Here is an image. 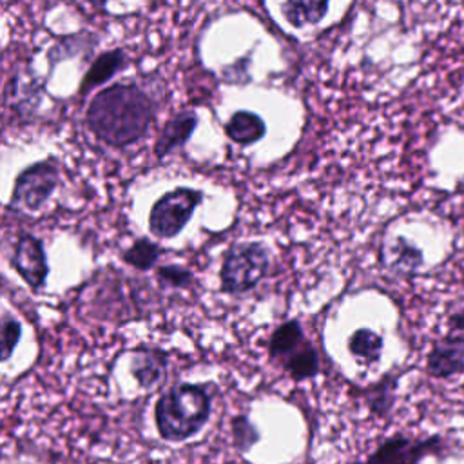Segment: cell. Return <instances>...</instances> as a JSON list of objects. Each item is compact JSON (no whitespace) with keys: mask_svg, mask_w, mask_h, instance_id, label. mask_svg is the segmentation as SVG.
Returning a JSON list of instances; mask_svg holds the SVG:
<instances>
[{"mask_svg":"<svg viewBox=\"0 0 464 464\" xmlns=\"http://www.w3.org/2000/svg\"><path fill=\"white\" fill-rule=\"evenodd\" d=\"M156 105L136 85L116 83L100 91L89 103L87 123L92 134L111 147H127L150 127Z\"/></svg>","mask_w":464,"mask_h":464,"instance_id":"cell-1","label":"cell"},{"mask_svg":"<svg viewBox=\"0 0 464 464\" xmlns=\"http://www.w3.org/2000/svg\"><path fill=\"white\" fill-rule=\"evenodd\" d=\"M212 397L203 384L179 382L169 388L154 406V422L160 437L183 442L203 430L210 417Z\"/></svg>","mask_w":464,"mask_h":464,"instance_id":"cell-2","label":"cell"},{"mask_svg":"<svg viewBox=\"0 0 464 464\" xmlns=\"http://www.w3.org/2000/svg\"><path fill=\"white\" fill-rule=\"evenodd\" d=\"M270 257L261 243L234 245L221 265V290L227 294H243L252 290L266 274Z\"/></svg>","mask_w":464,"mask_h":464,"instance_id":"cell-3","label":"cell"},{"mask_svg":"<svg viewBox=\"0 0 464 464\" xmlns=\"http://www.w3.org/2000/svg\"><path fill=\"white\" fill-rule=\"evenodd\" d=\"M201 199L203 192L187 187H179L163 194L150 208V232L163 239L174 237L188 223Z\"/></svg>","mask_w":464,"mask_h":464,"instance_id":"cell-4","label":"cell"},{"mask_svg":"<svg viewBox=\"0 0 464 464\" xmlns=\"http://www.w3.org/2000/svg\"><path fill=\"white\" fill-rule=\"evenodd\" d=\"M444 446L446 442L440 435L411 439L397 433L384 439L366 460L350 464H419L428 455H440Z\"/></svg>","mask_w":464,"mask_h":464,"instance_id":"cell-5","label":"cell"},{"mask_svg":"<svg viewBox=\"0 0 464 464\" xmlns=\"http://www.w3.org/2000/svg\"><path fill=\"white\" fill-rule=\"evenodd\" d=\"M58 185V167L51 160H44L24 169L13 188L11 205L29 212L40 210Z\"/></svg>","mask_w":464,"mask_h":464,"instance_id":"cell-6","label":"cell"},{"mask_svg":"<svg viewBox=\"0 0 464 464\" xmlns=\"http://www.w3.org/2000/svg\"><path fill=\"white\" fill-rule=\"evenodd\" d=\"M426 372L433 379L464 373V332L451 330L437 339L426 355Z\"/></svg>","mask_w":464,"mask_h":464,"instance_id":"cell-7","label":"cell"},{"mask_svg":"<svg viewBox=\"0 0 464 464\" xmlns=\"http://www.w3.org/2000/svg\"><path fill=\"white\" fill-rule=\"evenodd\" d=\"M13 266L33 290L42 288V285L47 279L49 266H47L44 245L36 236L33 234L18 236L14 254H13Z\"/></svg>","mask_w":464,"mask_h":464,"instance_id":"cell-8","label":"cell"},{"mask_svg":"<svg viewBox=\"0 0 464 464\" xmlns=\"http://www.w3.org/2000/svg\"><path fill=\"white\" fill-rule=\"evenodd\" d=\"M382 263L395 276H413L424 263L420 248L402 236L393 237L382 246Z\"/></svg>","mask_w":464,"mask_h":464,"instance_id":"cell-9","label":"cell"},{"mask_svg":"<svg viewBox=\"0 0 464 464\" xmlns=\"http://www.w3.org/2000/svg\"><path fill=\"white\" fill-rule=\"evenodd\" d=\"M165 368L167 355L158 348H140L132 355L130 373L136 379V382L145 390H150L156 384H160V381L165 375Z\"/></svg>","mask_w":464,"mask_h":464,"instance_id":"cell-10","label":"cell"},{"mask_svg":"<svg viewBox=\"0 0 464 464\" xmlns=\"http://www.w3.org/2000/svg\"><path fill=\"white\" fill-rule=\"evenodd\" d=\"M196 125H198V116L194 112H188V111L179 112L174 118H170L163 125V129H161V132L156 140V145H154L156 156L163 158L170 150L181 147L192 136Z\"/></svg>","mask_w":464,"mask_h":464,"instance_id":"cell-11","label":"cell"},{"mask_svg":"<svg viewBox=\"0 0 464 464\" xmlns=\"http://www.w3.org/2000/svg\"><path fill=\"white\" fill-rule=\"evenodd\" d=\"M266 125L261 116L250 111H236L230 120L225 125L227 136L239 143V145H250L265 136Z\"/></svg>","mask_w":464,"mask_h":464,"instance_id":"cell-12","label":"cell"},{"mask_svg":"<svg viewBox=\"0 0 464 464\" xmlns=\"http://www.w3.org/2000/svg\"><path fill=\"white\" fill-rule=\"evenodd\" d=\"M127 63V56L121 49H112V51H107L103 54H100L89 67L87 74L83 76L82 80V85H80V91L82 92H87L102 83H105L107 80H111L121 67H125Z\"/></svg>","mask_w":464,"mask_h":464,"instance_id":"cell-13","label":"cell"},{"mask_svg":"<svg viewBox=\"0 0 464 464\" xmlns=\"http://www.w3.org/2000/svg\"><path fill=\"white\" fill-rule=\"evenodd\" d=\"M308 341L304 339L301 323L295 319L286 321L281 326H277L270 337V343H268L270 357L279 359L283 362L286 357H290L294 352H297Z\"/></svg>","mask_w":464,"mask_h":464,"instance_id":"cell-14","label":"cell"},{"mask_svg":"<svg viewBox=\"0 0 464 464\" xmlns=\"http://www.w3.org/2000/svg\"><path fill=\"white\" fill-rule=\"evenodd\" d=\"M348 350L361 364H373L381 359L382 337L372 328H359L350 335Z\"/></svg>","mask_w":464,"mask_h":464,"instance_id":"cell-15","label":"cell"},{"mask_svg":"<svg viewBox=\"0 0 464 464\" xmlns=\"http://www.w3.org/2000/svg\"><path fill=\"white\" fill-rule=\"evenodd\" d=\"M330 4L328 2H315V0H290L281 5V11L285 18L294 25V27H303V25H312L317 24L324 18Z\"/></svg>","mask_w":464,"mask_h":464,"instance_id":"cell-16","label":"cell"},{"mask_svg":"<svg viewBox=\"0 0 464 464\" xmlns=\"http://www.w3.org/2000/svg\"><path fill=\"white\" fill-rule=\"evenodd\" d=\"M281 364L290 373V377L295 381L310 379L319 373V355H317V350L310 343L303 344L297 352H294L290 357H286Z\"/></svg>","mask_w":464,"mask_h":464,"instance_id":"cell-17","label":"cell"},{"mask_svg":"<svg viewBox=\"0 0 464 464\" xmlns=\"http://www.w3.org/2000/svg\"><path fill=\"white\" fill-rule=\"evenodd\" d=\"M395 386H397V375L388 373L368 390L366 393L368 406L375 415L384 417L392 410L395 401Z\"/></svg>","mask_w":464,"mask_h":464,"instance_id":"cell-18","label":"cell"},{"mask_svg":"<svg viewBox=\"0 0 464 464\" xmlns=\"http://www.w3.org/2000/svg\"><path fill=\"white\" fill-rule=\"evenodd\" d=\"M161 248L147 237L136 239L123 254V261L138 270H149L160 259Z\"/></svg>","mask_w":464,"mask_h":464,"instance_id":"cell-19","label":"cell"},{"mask_svg":"<svg viewBox=\"0 0 464 464\" xmlns=\"http://www.w3.org/2000/svg\"><path fill=\"white\" fill-rule=\"evenodd\" d=\"M230 426H232V444L241 453H246L261 439L259 430L250 422L246 415H236Z\"/></svg>","mask_w":464,"mask_h":464,"instance_id":"cell-20","label":"cell"},{"mask_svg":"<svg viewBox=\"0 0 464 464\" xmlns=\"http://www.w3.org/2000/svg\"><path fill=\"white\" fill-rule=\"evenodd\" d=\"M22 335V324L18 323L16 317L4 314L2 319V361H7L16 346V343L20 341Z\"/></svg>","mask_w":464,"mask_h":464,"instance_id":"cell-21","label":"cell"},{"mask_svg":"<svg viewBox=\"0 0 464 464\" xmlns=\"http://www.w3.org/2000/svg\"><path fill=\"white\" fill-rule=\"evenodd\" d=\"M158 279L170 286H187L192 281V274L179 265H167L158 268Z\"/></svg>","mask_w":464,"mask_h":464,"instance_id":"cell-22","label":"cell"},{"mask_svg":"<svg viewBox=\"0 0 464 464\" xmlns=\"http://www.w3.org/2000/svg\"><path fill=\"white\" fill-rule=\"evenodd\" d=\"M450 328L464 332V308L455 312L453 315H450Z\"/></svg>","mask_w":464,"mask_h":464,"instance_id":"cell-23","label":"cell"}]
</instances>
